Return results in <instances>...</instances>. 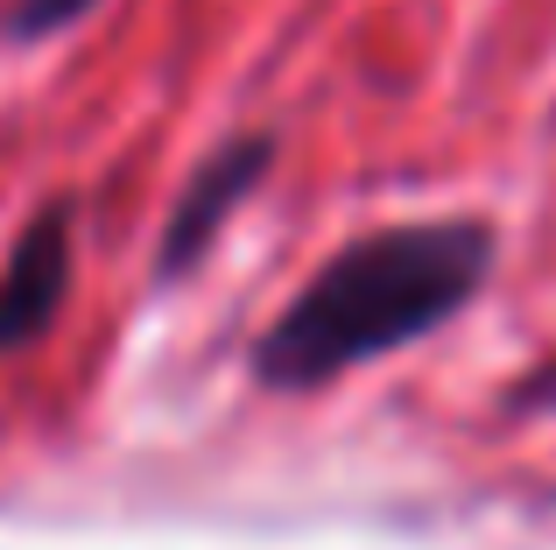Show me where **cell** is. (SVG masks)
<instances>
[{
  "label": "cell",
  "instance_id": "1",
  "mask_svg": "<svg viewBox=\"0 0 556 550\" xmlns=\"http://www.w3.org/2000/svg\"><path fill=\"white\" fill-rule=\"evenodd\" d=\"M493 268V226L479 220H408L359 234L296 289L261 332L254 374L268 388H325L345 367L402 353L422 332L451 325Z\"/></svg>",
  "mask_w": 556,
  "mask_h": 550
},
{
  "label": "cell",
  "instance_id": "2",
  "mask_svg": "<svg viewBox=\"0 0 556 550\" xmlns=\"http://www.w3.org/2000/svg\"><path fill=\"white\" fill-rule=\"evenodd\" d=\"M71 220H78V205H71V198H50V205L22 226V240H14L8 268H0V353L42 339V332L56 325V311H64Z\"/></svg>",
  "mask_w": 556,
  "mask_h": 550
},
{
  "label": "cell",
  "instance_id": "4",
  "mask_svg": "<svg viewBox=\"0 0 556 550\" xmlns=\"http://www.w3.org/2000/svg\"><path fill=\"white\" fill-rule=\"evenodd\" d=\"M99 0H14L8 8V36L36 42V36H56V28H71L78 14H92Z\"/></svg>",
  "mask_w": 556,
  "mask_h": 550
},
{
  "label": "cell",
  "instance_id": "3",
  "mask_svg": "<svg viewBox=\"0 0 556 550\" xmlns=\"http://www.w3.org/2000/svg\"><path fill=\"white\" fill-rule=\"evenodd\" d=\"M268 163H275V141H268V135H232L226 149H212V163H204L198 177L184 184L177 212H169L155 268H163V275H184L190 262H198V254L218 240V226H226L232 212L254 198V184L268 177Z\"/></svg>",
  "mask_w": 556,
  "mask_h": 550
},
{
  "label": "cell",
  "instance_id": "5",
  "mask_svg": "<svg viewBox=\"0 0 556 550\" xmlns=\"http://www.w3.org/2000/svg\"><path fill=\"white\" fill-rule=\"evenodd\" d=\"M515 402H521V410H556V360H549V367H543V374H535V382H529V388H521V396H515Z\"/></svg>",
  "mask_w": 556,
  "mask_h": 550
}]
</instances>
